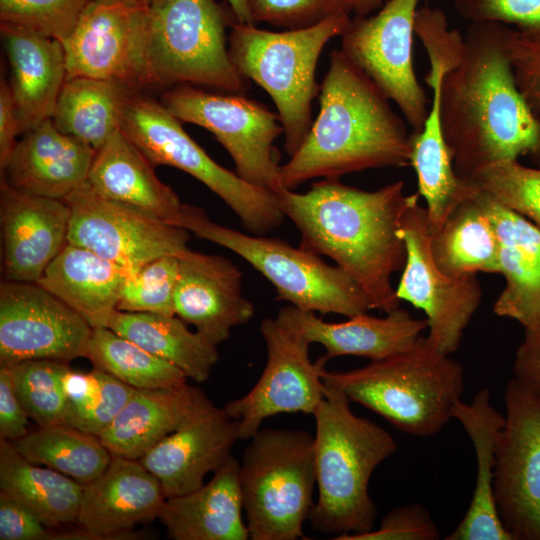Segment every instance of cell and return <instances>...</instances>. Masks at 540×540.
I'll use <instances>...</instances> for the list:
<instances>
[{
  "mask_svg": "<svg viewBox=\"0 0 540 540\" xmlns=\"http://www.w3.org/2000/svg\"><path fill=\"white\" fill-rule=\"evenodd\" d=\"M507 31L500 23H469L462 57L443 78V136L453 168L465 180L519 157L540 165V114L517 86Z\"/></svg>",
  "mask_w": 540,
  "mask_h": 540,
  "instance_id": "6da1fadb",
  "label": "cell"
},
{
  "mask_svg": "<svg viewBox=\"0 0 540 540\" xmlns=\"http://www.w3.org/2000/svg\"><path fill=\"white\" fill-rule=\"evenodd\" d=\"M274 194L300 233V247L332 259L372 309L387 313L400 307L391 277L406 261L399 228L412 194L404 193L403 181L366 191L323 179L304 193L281 187Z\"/></svg>",
  "mask_w": 540,
  "mask_h": 540,
  "instance_id": "7a4b0ae2",
  "label": "cell"
},
{
  "mask_svg": "<svg viewBox=\"0 0 540 540\" xmlns=\"http://www.w3.org/2000/svg\"><path fill=\"white\" fill-rule=\"evenodd\" d=\"M320 110L298 150L280 166L282 187L411 163L414 132L390 100L342 52L334 49L321 83Z\"/></svg>",
  "mask_w": 540,
  "mask_h": 540,
  "instance_id": "3957f363",
  "label": "cell"
},
{
  "mask_svg": "<svg viewBox=\"0 0 540 540\" xmlns=\"http://www.w3.org/2000/svg\"><path fill=\"white\" fill-rule=\"evenodd\" d=\"M324 384V397L312 414L318 499L308 520L313 530L347 540L374 528L378 510L369 494L370 478L397 443L386 429L357 416L341 390Z\"/></svg>",
  "mask_w": 540,
  "mask_h": 540,
  "instance_id": "277c9868",
  "label": "cell"
},
{
  "mask_svg": "<svg viewBox=\"0 0 540 540\" xmlns=\"http://www.w3.org/2000/svg\"><path fill=\"white\" fill-rule=\"evenodd\" d=\"M341 390L402 433L430 437L453 418L465 389L464 368L422 336L409 350L349 371L321 373Z\"/></svg>",
  "mask_w": 540,
  "mask_h": 540,
  "instance_id": "5b68a950",
  "label": "cell"
},
{
  "mask_svg": "<svg viewBox=\"0 0 540 540\" xmlns=\"http://www.w3.org/2000/svg\"><path fill=\"white\" fill-rule=\"evenodd\" d=\"M351 17L333 16L311 27L280 32L234 21L228 38L230 58L239 73L263 88L273 100L292 156L311 125L312 101L321 85L316 67L326 44L341 36Z\"/></svg>",
  "mask_w": 540,
  "mask_h": 540,
  "instance_id": "8992f818",
  "label": "cell"
},
{
  "mask_svg": "<svg viewBox=\"0 0 540 540\" xmlns=\"http://www.w3.org/2000/svg\"><path fill=\"white\" fill-rule=\"evenodd\" d=\"M174 225L243 258L272 284L277 300L301 310L348 318L372 310L363 290L347 273L300 246L225 227L202 208L184 203Z\"/></svg>",
  "mask_w": 540,
  "mask_h": 540,
  "instance_id": "52a82bcc",
  "label": "cell"
},
{
  "mask_svg": "<svg viewBox=\"0 0 540 540\" xmlns=\"http://www.w3.org/2000/svg\"><path fill=\"white\" fill-rule=\"evenodd\" d=\"M243 509L252 540L304 538L314 506V436L301 429H259L240 462Z\"/></svg>",
  "mask_w": 540,
  "mask_h": 540,
  "instance_id": "ba28073f",
  "label": "cell"
},
{
  "mask_svg": "<svg viewBox=\"0 0 540 540\" xmlns=\"http://www.w3.org/2000/svg\"><path fill=\"white\" fill-rule=\"evenodd\" d=\"M237 21L215 0H154L149 5L152 85H202L244 94L249 80L234 66L226 28Z\"/></svg>",
  "mask_w": 540,
  "mask_h": 540,
  "instance_id": "9c48e42d",
  "label": "cell"
},
{
  "mask_svg": "<svg viewBox=\"0 0 540 540\" xmlns=\"http://www.w3.org/2000/svg\"><path fill=\"white\" fill-rule=\"evenodd\" d=\"M163 104L132 94L120 129L153 165H166L191 175L221 198L255 235L279 227L285 216L274 193L252 186L215 162L184 130Z\"/></svg>",
  "mask_w": 540,
  "mask_h": 540,
  "instance_id": "30bf717a",
  "label": "cell"
},
{
  "mask_svg": "<svg viewBox=\"0 0 540 540\" xmlns=\"http://www.w3.org/2000/svg\"><path fill=\"white\" fill-rule=\"evenodd\" d=\"M161 102L181 122L211 132L231 156L242 180L272 193L282 187L273 145L283 134L278 113L244 94L210 93L187 84L165 92Z\"/></svg>",
  "mask_w": 540,
  "mask_h": 540,
  "instance_id": "8fae6325",
  "label": "cell"
},
{
  "mask_svg": "<svg viewBox=\"0 0 540 540\" xmlns=\"http://www.w3.org/2000/svg\"><path fill=\"white\" fill-rule=\"evenodd\" d=\"M420 1L389 0L373 16L355 15L340 36L345 56L397 105L415 133L429 111L412 56Z\"/></svg>",
  "mask_w": 540,
  "mask_h": 540,
  "instance_id": "7c38bea8",
  "label": "cell"
},
{
  "mask_svg": "<svg viewBox=\"0 0 540 540\" xmlns=\"http://www.w3.org/2000/svg\"><path fill=\"white\" fill-rule=\"evenodd\" d=\"M399 235L405 243L406 261L396 295L425 312L427 340L440 352L451 355L458 350L480 306V283L476 275L452 277L438 268L430 249L427 210L419 204V193L411 196Z\"/></svg>",
  "mask_w": 540,
  "mask_h": 540,
  "instance_id": "4fadbf2b",
  "label": "cell"
},
{
  "mask_svg": "<svg viewBox=\"0 0 540 540\" xmlns=\"http://www.w3.org/2000/svg\"><path fill=\"white\" fill-rule=\"evenodd\" d=\"M64 201L71 210L67 242L136 272L165 255L181 256L189 231L139 207L98 194L86 181Z\"/></svg>",
  "mask_w": 540,
  "mask_h": 540,
  "instance_id": "5bb4252c",
  "label": "cell"
},
{
  "mask_svg": "<svg viewBox=\"0 0 540 540\" xmlns=\"http://www.w3.org/2000/svg\"><path fill=\"white\" fill-rule=\"evenodd\" d=\"M149 6L134 0H91L62 42L67 77L115 80L139 90L152 85Z\"/></svg>",
  "mask_w": 540,
  "mask_h": 540,
  "instance_id": "9a60e30c",
  "label": "cell"
},
{
  "mask_svg": "<svg viewBox=\"0 0 540 540\" xmlns=\"http://www.w3.org/2000/svg\"><path fill=\"white\" fill-rule=\"evenodd\" d=\"M495 448L494 497L514 540H540V398L514 377Z\"/></svg>",
  "mask_w": 540,
  "mask_h": 540,
  "instance_id": "2e32d148",
  "label": "cell"
},
{
  "mask_svg": "<svg viewBox=\"0 0 540 540\" xmlns=\"http://www.w3.org/2000/svg\"><path fill=\"white\" fill-rule=\"evenodd\" d=\"M260 332L267 351L264 370L247 394L223 407L238 421L240 440H249L274 415L313 414L324 397L325 362L311 361L305 337L277 317L264 319Z\"/></svg>",
  "mask_w": 540,
  "mask_h": 540,
  "instance_id": "e0dca14e",
  "label": "cell"
},
{
  "mask_svg": "<svg viewBox=\"0 0 540 540\" xmlns=\"http://www.w3.org/2000/svg\"><path fill=\"white\" fill-rule=\"evenodd\" d=\"M92 330L83 316L39 284L1 283L0 366L86 358Z\"/></svg>",
  "mask_w": 540,
  "mask_h": 540,
  "instance_id": "ac0fdd59",
  "label": "cell"
},
{
  "mask_svg": "<svg viewBox=\"0 0 540 540\" xmlns=\"http://www.w3.org/2000/svg\"><path fill=\"white\" fill-rule=\"evenodd\" d=\"M241 286L242 273L231 260L189 248L179 256L175 315L217 346L255 313Z\"/></svg>",
  "mask_w": 540,
  "mask_h": 540,
  "instance_id": "d6986e66",
  "label": "cell"
},
{
  "mask_svg": "<svg viewBox=\"0 0 540 540\" xmlns=\"http://www.w3.org/2000/svg\"><path fill=\"white\" fill-rule=\"evenodd\" d=\"M238 440V421L208 399L139 461L159 480L165 498L179 496L201 487Z\"/></svg>",
  "mask_w": 540,
  "mask_h": 540,
  "instance_id": "ffe728a7",
  "label": "cell"
},
{
  "mask_svg": "<svg viewBox=\"0 0 540 540\" xmlns=\"http://www.w3.org/2000/svg\"><path fill=\"white\" fill-rule=\"evenodd\" d=\"M69 205L23 193L1 178L0 221L6 281L37 283L68 243Z\"/></svg>",
  "mask_w": 540,
  "mask_h": 540,
  "instance_id": "44dd1931",
  "label": "cell"
},
{
  "mask_svg": "<svg viewBox=\"0 0 540 540\" xmlns=\"http://www.w3.org/2000/svg\"><path fill=\"white\" fill-rule=\"evenodd\" d=\"M83 486L75 524L86 539H131L134 527L159 518L166 499L159 480L139 460L118 456Z\"/></svg>",
  "mask_w": 540,
  "mask_h": 540,
  "instance_id": "7402d4cb",
  "label": "cell"
},
{
  "mask_svg": "<svg viewBox=\"0 0 540 540\" xmlns=\"http://www.w3.org/2000/svg\"><path fill=\"white\" fill-rule=\"evenodd\" d=\"M276 317L300 332L310 344L322 345L326 354L321 359L325 363L346 355L382 360L411 349L428 329L426 318L416 319L400 307L384 317L363 313L344 322L329 323L315 312L287 305Z\"/></svg>",
  "mask_w": 540,
  "mask_h": 540,
  "instance_id": "603a6c76",
  "label": "cell"
},
{
  "mask_svg": "<svg viewBox=\"0 0 540 540\" xmlns=\"http://www.w3.org/2000/svg\"><path fill=\"white\" fill-rule=\"evenodd\" d=\"M96 150L48 119L25 132L1 170L12 188L64 200L87 181Z\"/></svg>",
  "mask_w": 540,
  "mask_h": 540,
  "instance_id": "cb8c5ba5",
  "label": "cell"
},
{
  "mask_svg": "<svg viewBox=\"0 0 540 540\" xmlns=\"http://www.w3.org/2000/svg\"><path fill=\"white\" fill-rule=\"evenodd\" d=\"M1 39L9 61L10 89L19 133L51 119L66 81L63 44L29 29L1 23Z\"/></svg>",
  "mask_w": 540,
  "mask_h": 540,
  "instance_id": "d4e9b609",
  "label": "cell"
},
{
  "mask_svg": "<svg viewBox=\"0 0 540 540\" xmlns=\"http://www.w3.org/2000/svg\"><path fill=\"white\" fill-rule=\"evenodd\" d=\"M480 194L498 240L499 273L506 279L493 311L530 327L540 320V228Z\"/></svg>",
  "mask_w": 540,
  "mask_h": 540,
  "instance_id": "484cf974",
  "label": "cell"
},
{
  "mask_svg": "<svg viewBox=\"0 0 540 540\" xmlns=\"http://www.w3.org/2000/svg\"><path fill=\"white\" fill-rule=\"evenodd\" d=\"M242 510L240 462L230 455L208 483L166 498L158 519L174 540H247Z\"/></svg>",
  "mask_w": 540,
  "mask_h": 540,
  "instance_id": "4316f807",
  "label": "cell"
},
{
  "mask_svg": "<svg viewBox=\"0 0 540 540\" xmlns=\"http://www.w3.org/2000/svg\"><path fill=\"white\" fill-rule=\"evenodd\" d=\"M207 400L201 389L187 383L172 388L135 389L98 437L112 456L140 460Z\"/></svg>",
  "mask_w": 540,
  "mask_h": 540,
  "instance_id": "83f0119b",
  "label": "cell"
},
{
  "mask_svg": "<svg viewBox=\"0 0 540 540\" xmlns=\"http://www.w3.org/2000/svg\"><path fill=\"white\" fill-rule=\"evenodd\" d=\"M453 418L468 434L477 462L476 483L469 507L446 540H514L504 527L494 497L495 448L503 416L491 404L488 388L476 392L470 403L460 400Z\"/></svg>",
  "mask_w": 540,
  "mask_h": 540,
  "instance_id": "f1b7e54d",
  "label": "cell"
},
{
  "mask_svg": "<svg viewBox=\"0 0 540 540\" xmlns=\"http://www.w3.org/2000/svg\"><path fill=\"white\" fill-rule=\"evenodd\" d=\"M87 182L103 197L144 209L172 225L183 206L121 129L96 150Z\"/></svg>",
  "mask_w": 540,
  "mask_h": 540,
  "instance_id": "f546056e",
  "label": "cell"
},
{
  "mask_svg": "<svg viewBox=\"0 0 540 540\" xmlns=\"http://www.w3.org/2000/svg\"><path fill=\"white\" fill-rule=\"evenodd\" d=\"M134 272L78 245L67 243L37 281L95 327H104L117 309Z\"/></svg>",
  "mask_w": 540,
  "mask_h": 540,
  "instance_id": "4dcf8cb0",
  "label": "cell"
},
{
  "mask_svg": "<svg viewBox=\"0 0 540 540\" xmlns=\"http://www.w3.org/2000/svg\"><path fill=\"white\" fill-rule=\"evenodd\" d=\"M104 327L169 361L197 383L208 380L219 358L217 346L176 315L116 309Z\"/></svg>",
  "mask_w": 540,
  "mask_h": 540,
  "instance_id": "1f68e13d",
  "label": "cell"
},
{
  "mask_svg": "<svg viewBox=\"0 0 540 540\" xmlns=\"http://www.w3.org/2000/svg\"><path fill=\"white\" fill-rule=\"evenodd\" d=\"M83 484L25 459L12 442L0 439V494L16 500L51 529L75 524Z\"/></svg>",
  "mask_w": 540,
  "mask_h": 540,
  "instance_id": "d6a6232c",
  "label": "cell"
},
{
  "mask_svg": "<svg viewBox=\"0 0 540 540\" xmlns=\"http://www.w3.org/2000/svg\"><path fill=\"white\" fill-rule=\"evenodd\" d=\"M135 92L115 80L68 78L51 120L59 131L97 150L120 129L126 102Z\"/></svg>",
  "mask_w": 540,
  "mask_h": 540,
  "instance_id": "836d02e7",
  "label": "cell"
},
{
  "mask_svg": "<svg viewBox=\"0 0 540 540\" xmlns=\"http://www.w3.org/2000/svg\"><path fill=\"white\" fill-rule=\"evenodd\" d=\"M430 249L438 268L449 276L499 273L498 240L479 190L430 234Z\"/></svg>",
  "mask_w": 540,
  "mask_h": 540,
  "instance_id": "e575fe53",
  "label": "cell"
},
{
  "mask_svg": "<svg viewBox=\"0 0 540 540\" xmlns=\"http://www.w3.org/2000/svg\"><path fill=\"white\" fill-rule=\"evenodd\" d=\"M12 444L28 461L54 469L83 485L97 479L113 457L98 436L65 423L37 426Z\"/></svg>",
  "mask_w": 540,
  "mask_h": 540,
  "instance_id": "d590c367",
  "label": "cell"
},
{
  "mask_svg": "<svg viewBox=\"0 0 540 540\" xmlns=\"http://www.w3.org/2000/svg\"><path fill=\"white\" fill-rule=\"evenodd\" d=\"M86 358L135 389L185 385L187 376L169 361L154 355L107 327L92 330Z\"/></svg>",
  "mask_w": 540,
  "mask_h": 540,
  "instance_id": "8d00e7d4",
  "label": "cell"
},
{
  "mask_svg": "<svg viewBox=\"0 0 540 540\" xmlns=\"http://www.w3.org/2000/svg\"><path fill=\"white\" fill-rule=\"evenodd\" d=\"M67 405L63 423L99 436L125 406L135 388L98 368H71L64 376Z\"/></svg>",
  "mask_w": 540,
  "mask_h": 540,
  "instance_id": "74e56055",
  "label": "cell"
},
{
  "mask_svg": "<svg viewBox=\"0 0 540 540\" xmlns=\"http://www.w3.org/2000/svg\"><path fill=\"white\" fill-rule=\"evenodd\" d=\"M5 367L29 418L37 426L63 423L67 405L64 376L70 369L67 362L36 359Z\"/></svg>",
  "mask_w": 540,
  "mask_h": 540,
  "instance_id": "f35d334b",
  "label": "cell"
},
{
  "mask_svg": "<svg viewBox=\"0 0 540 540\" xmlns=\"http://www.w3.org/2000/svg\"><path fill=\"white\" fill-rule=\"evenodd\" d=\"M467 181L540 228V169L518 160L503 161L481 169Z\"/></svg>",
  "mask_w": 540,
  "mask_h": 540,
  "instance_id": "ab89813d",
  "label": "cell"
},
{
  "mask_svg": "<svg viewBox=\"0 0 540 540\" xmlns=\"http://www.w3.org/2000/svg\"><path fill=\"white\" fill-rule=\"evenodd\" d=\"M179 256L165 255L143 265L124 283L117 310L175 315Z\"/></svg>",
  "mask_w": 540,
  "mask_h": 540,
  "instance_id": "60d3db41",
  "label": "cell"
},
{
  "mask_svg": "<svg viewBox=\"0 0 540 540\" xmlns=\"http://www.w3.org/2000/svg\"><path fill=\"white\" fill-rule=\"evenodd\" d=\"M91 0H0L1 23L20 26L61 43Z\"/></svg>",
  "mask_w": 540,
  "mask_h": 540,
  "instance_id": "b9f144b4",
  "label": "cell"
},
{
  "mask_svg": "<svg viewBox=\"0 0 540 540\" xmlns=\"http://www.w3.org/2000/svg\"><path fill=\"white\" fill-rule=\"evenodd\" d=\"M357 0H248L254 24H270L286 30L319 24L333 16L354 12Z\"/></svg>",
  "mask_w": 540,
  "mask_h": 540,
  "instance_id": "7bdbcfd3",
  "label": "cell"
},
{
  "mask_svg": "<svg viewBox=\"0 0 540 540\" xmlns=\"http://www.w3.org/2000/svg\"><path fill=\"white\" fill-rule=\"evenodd\" d=\"M453 4L469 23H500L540 38V0H453Z\"/></svg>",
  "mask_w": 540,
  "mask_h": 540,
  "instance_id": "ee69618b",
  "label": "cell"
},
{
  "mask_svg": "<svg viewBox=\"0 0 540 540\" xmlns=\"http://www.w3.org/2000/svg\"><path fill=\"white\" fill-rule=\"evenodd\" d=\"M440 532L430 512L419 503L390 510L379 527L347 540H437Z\"/></svg>",
  "mask_w": 540,
  "mask_h": 540,
  "instance_id": "f6af8a7d",
  "label": "cell"
},
{
  "mask_svg": "<svg viewBox=\"0 0 540 540\" xmlns=\"http://www.w3.org/2000/svg\"><path fill=\"white\" fill-rule=\"evenodd\" d=\"M507 48L517 86L529 106L540 114V38L508 26Z\"/></svg>",
  "mask_w": 540,
  "mask_h": 540,
  "instance_id": "bcb514c9",
  "label": "cell"
},
{
  "mask_svg": "<svg viewBox=\"0 0 540 540\" xmlns=\"http://www.w3.org/2000/svg\"><path fill=\"white\" fill-rule=\"evenodd\" d=\"M53 534L28 507L0 494V540H47Z\"/></svg>",
  "mask_w": 540,
  "mask_h": 540,
  "instance_id": "7dc6e473",
  "label": "cell"
},
{
  "mask_svg": "<svg viewBox=\"0 0 540 540\" xmlns=\"http://www.w3.org/2000/svg\"><path fill=\"white\" fill-rule=\"evenodd\" d=\"M28 418L7 367L0 366V439L14 442L25 436Z\"/></svg>",
  "mask_w": 540,
  "mask_h": 540,
  "instance_id": "c3c4849f",
  "label": "cell"
},
{
  "mask_svg": "<svg viewBox=\"0 0 540 540\" xmlns=\"http://www.w3.org/2000/svg\"><path fill=\"white\" fill-rule=\"evenodd\" d=\"M513 374L540 398V320L525 328L524 339L516 352Z\"/></svg>",
  "mask_w": 540,
  "mask_h": 540,
  "instance_id": "681fc988",
  "label": "cell"
},
{
  "mask_svg": "<svg viewBox=\"0 0 540 540\" xmlns=\"http://www.w3.org/2000/svg\"><path fill=\"white\" fill-rule=\"evenodd\" d=\"M19 123L15 103L9 83L1 80L0 84V167L6 165L17 143Z\"/></svg>",
  "mask_w": 540,
  "mask_h": 540,
  "instance_id": "f907efd6",
  "label": "cell"
},
{
  "mask_svg": "<svg viewBox=\"0 0 540 540\" xmlns=\"http://www.w3.org/2000/svg\"><path fill=\"white\" fill-rule=\"evenodd\" d=\"M227 3L238 22L255 25L250 15L248 0H227Z\"/></svg>",
  "mask_w": 540,
  "mask_h": 540,
  "instance_id": "816d5d0a",
  "label": "cell"
},
{
  "mask_svg": "<svg viewBox=\"0 0 540 540\" xmlns=\"http://www.w3.org/2000/svg\"><path fill=\"white\" fill-rule=\"evenodd\" d=\"M389 0H357L354 13L357 16H367L379 10Z\"/></svg>",
  "mask_w": 540,
  "mask_h": 540,
  "instance_id": "f5cc1de1",
  "label": "cell"
},
{
  "mask_svg": "<svg viewBox=\"0 0 540 540\" xmlns=\"http://www.w3.org/2000/svg\"><path fill=\"white\" fill-rule=\"evenodd\" d=\"M142 5L149 6L154 0H134Z\"/></svg>",
  "mask_w": 540,
  "mask_h": 540,
  "instance_id": "db71d44e",
  "label": "cell"
}]
</instances>
